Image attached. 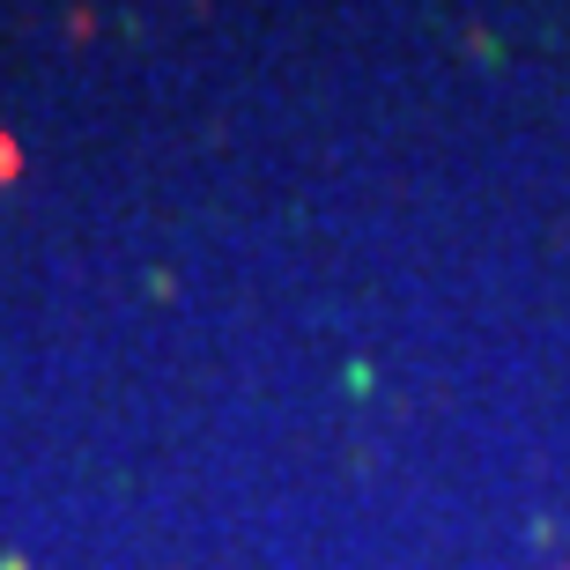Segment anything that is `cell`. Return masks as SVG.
Returning a JSON list of instances; mask_svg holds the SVG:
<instances>
[{
  "label": "cell",
  "mask_w": 570,
  "mask_h": 570,
  "mask_svg": "<svg viewBox=\"0 0 570 570\" xmlns=\"http://www.w3.org/2000/svg\"><path fill=\"white\" fill-rule=\"evenodd\" d=\"M0 570H22V563H16V556H0Z\"/></svg>",
  "instance_id": "cell-1"
}]
</instances>
